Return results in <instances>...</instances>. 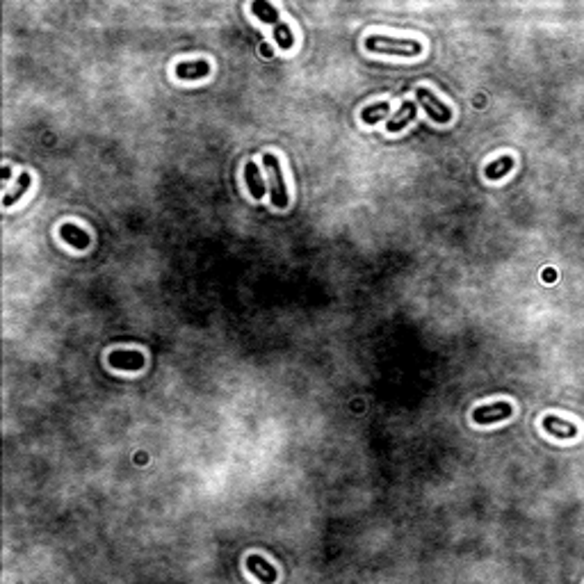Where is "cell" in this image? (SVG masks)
Masks as SVG:
<instances>
[{
  "label": "cell",
  "instance_id": "cell-1",
  "mask_svg": "<svg viewBox=\"0 0 584 584\" xmlns=\"http://www.w3.org/2000/svg\"><path fill=\"white\" fill-rule=\"evenodd\" d=\"M365 50L382 55H399V57H415L422 53L418 39H402V36H386L372 34L365 39Z\"/></svg>",
  "mask_w": 584,
  "mask_h": 584
},
{
  "label": "cell",
  "instance_id": "cell-2",
  "mask_svg": "<svg viewBox=\"0 0 584 584\" xmlns=\"http://www.w3.org/2000/svg\"><path fill=\"white\" fill-rule=\"evenodd\" d=\"M251 12L255 14V19L262 21V23L272 25L274 39H276V43H279L283 50H290L292 46H295V36H292L290 25L283 23L274 5L265 3V0H253V3H251Z\"/></svg>",
  "mask_w": 584,
  "mask_h": 584
},
{
  "label": "cell",
  "instance_id": "cell-3",
  "mask_svg": "<svg viewBox=\"0 0 584 584\" xmlns=\"http://www.w3.org/2000/svg\"><path fill=\"white\" fill-rule=\"evenodd\" d=\"M262 165L269 174V196H272V203L276 208H286L288 206V187L286 180H283V171H281V163L274 153H265L262 156Z\"/></svg>",
  "mask_w": 584,
  "mask_h": 584
},
{
  "label": "cell",
  "instance_id": "cell-4",
  "mask_svg": "<svg viewBox=\"0 0 584 584\" xmlns=\"http://www.w3.org/2000/svg\"><path fill=\"white\" fill-rule=\"evenodd\" d=\"M415 98H418V103L425 107V112L432 116L436 123H450L452 121V110L445 103H441V101L434 96V92L420 87V90H415Z\"/></svg>",
  "mask_w": 584,
  "mask_h": 584
},
{
  "label": "cell",
  "instance_id": "cell-5",
  "mask_svg": "<svg viewBox=\"0 0 584 584\" xmlns=\"http://www.w3.org/2000/svg\"><path fill=\"white\" fill-rule=\"evenodd\" d=\"M511 418V404L509 402H493V404L477 406L472 411V420L477 425H491V422H500Z\"/></svg>",
  "mask_w": 584,
  "mask_h": 584
},
{
  "label": "cell",
  "instance_id": "cell-6",
  "mask_svg": "<svg viewBox=\"0 0 584 584\" xmlns=\"http://www.w3.org/2000/svg\"><path fill=\"white\" fill-rule=\"evenodd\" d=\"M107 361L116 370H140L146 359L140 352H121V349H116V352L110 354Z\"/></svg>",
  "mask_w": 584,
  "mask_h": 584
},
{
  "label": "cell",
  "instance_id": "cell-7",
  "mask_svg": "<svg viewBox=\"0 0 584 584\" xmlns=\"http://www.w3.org/2000/svg\"><path fill=\"white\" fill-rule=\"evenodd\" d=\"M60 238L67 244H71L73 249H87L90 242H92L90 233L83 231V229H78L76 224H62L60 226Z\"/></svg>",
  "mask_w": 584,
  "mask_h": 584
},
{
  "label": "cell",
  "instance_id": "cell-8",
  "mask_svg": "<svg viewBox=\"0 0 584 584\" xmlns=\"http://www.w3.org/2000/svg\"><path fill=\"white\" fill-rule=\"evenodd\" d=\"M247 568H249V571H251L262 584H274V580H276L274 566H269V561H265L262 557H258V554H249V557H247Z\"/></svg>",
  "mask_w": 584,
  "mask_h": 584
},
{
  "label": "cell",
  "instance_id": "cell-9",
  "mask_svg": "<svg viewBox=\"0 0 584 584\" xmlns=\"http://www.w3.org/2000/svg\"><path fill=\"white\" fill-rule=\"evenodd\" d=\"M210 73V64L206 60H194V62H180L176 64V76L180 80H201Z\"/></svg>",
  "mask_w": 584,
  "mask_h": 584
},
{
  "label": "cell",
  "instance_id": "cell-10",
  "mask_svg": "<svg viewBox=\"0 0 584 584\" xmlns=\"http://www.w3.org/2000/svg\"><path fill=\"white\" fill-rule=\"evenodd\" d=\"M415 116H418V110H415V103L413 101H406L404 105H402L399 110H397V114L393 116V119L388 121V126H386V130H388V133H399L402 128H406L408 123H411Z\"/></svg>",
  "mask_w": 584,
  "mask_h": 584
},
{
  "label": "cell",
  "instance_id": "cell-11",
  "mask_svg": "<svg viewBox=\"0 0 584 584\" xmlns=\"http://www.w3.org/2000/svg\"><path fill=\"white\" fill-rule=\"evenodd\" d=\"M543 429L554 434L557 438H573L575 434H578V427H575L573 422L561 420V418H557V415H548V418H543Z\"/></svg>",
  "mask_w": 584,
  "mask_h": 584
},
{
  "label": "cell",
  "instance_id": "cell-12",
  "mask_svg": "<svg viewBox=\"0 0 584 584\" xmlns=\"http://www.w3.org/2000/svg\"><path fill=\"white\" fill-rule=\"evenodd\" d=\"M244 180H247V185H249V192L253 199H262V196H265V182H262V176L255 163L244 165Z\"/></svg>",
  "mask_w": 584,
  "mask_h": 584
},
{
  "label": "cell",
  "instance_id": "cell-13",
  "mask_svg": "<svg viewBox=\"0 0 584 584\" xmlns=\"http://www.w3.org/2000/svg\"><path fill=\"white\" fill-rule=\"evenodd\" d=\"M511 167H514V158H511V156H502V158H498V160H493V163H488L486 169H484V174H486L488 180H498V178L505 176V174L511 171Z\"/></svg>",
  "mask_w": 584,
  "mask_h": 584
},
{
  "label": "cell",
  "instance_id": "cell-14",
  "mask_svg": "<svg viewBox=\"0 0 584 584\" xmlns=\"http://www.w3.org/2000/svg\"><path fill=\"white\" fill-rule=\"evenodd\" d=\"M30 185H32V176H30V174L23 171V174L19 176V180H17V189H14V192H7V194L3 196V206H5V208H12L14 203H17L21 196L28 192V187H30Z\"/></svg>",
  "mask_w": 584,
  "mask_h": 584
},
{
  "label": "cell",
  "instance_id": "cell-15",
  "mask_svg": "<svg viewBox=\"0 0 584 584\" xmlns=\"http://www.w3.org/2000/svg\"><path fill=\"white\" fill-rule=\"evenodd\" d=\"M388 112H390V107H388V103H386V101H382V103H375V105H368L361 112V119L365 121V123H379L384 119V116H388Z\"/></svg>",
  "mask_w": 584,
  "mask_h": 584
},
{
  "label": "cell",
  "instance_id": "cell-16",
  "mask_svg": "<svg viewBox=\"0 0 584 584\" xmlns=\"http://www.w3.org/2000/svg\"><path fill=\"white\" fill-rule=\"evenodd\" d=\"M10 174H12L10 165H5V167H3V178H5V180H10Z\"/></svg>",
  "mask_w": 584,
  "mask_h": 584
},
{
  "label": "cell",
  "instance_id": "cell-17",
  "mask_svg": "<svg viewBox=\"0 0 584 584\" xmlns=\"http://www.w3.org/2000/svg\"><path fill=\"white\" fill-rule=\"evenodd\" d=\"M543 276H545V281H548V279H550V281H552V279H554V272H545Z\"/></svg>",
  "mask_w": 584,
  "mask_h": 584
}]
</instances>
